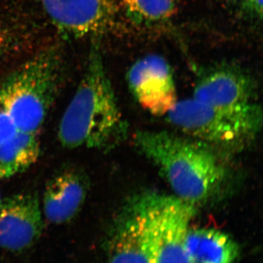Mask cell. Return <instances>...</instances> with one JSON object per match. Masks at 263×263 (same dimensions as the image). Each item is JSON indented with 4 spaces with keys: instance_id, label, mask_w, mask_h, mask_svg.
Listing matches in <instances>:
<instances>
[{
    "instance_id": "obj_6",
    "label": "cell",
    "mask_w": 263,
    "mask_h": 263,
    "mask_svg": "<svg viewBox=\"0 0 263 263\" xmlns=\"http://www.w3.org/2000/svg\"><path fill=\"white\" fill-rule=\"evenodd\" d=\"M254 90L250 76L240 67L219 65L198 78L193 98L224 111L262 120V110L253 100Z\"/></svg>"
},
{
    "instance_id": "obj_4",
    "label": "cell",
    "mask_w": 263,
    "mask_h": 263,
    "mask_svg": "<svg viewBox=\"0 0 263 263\" xmlns=\"http://www.w3.org/2000/svg\"><path fill=\"white\" fill-rule=\"evenodd\" d=\"M171 124L216 149L236 152L253 141L262 120L224 111L193 98L178 100L166 115Z\"/></svg>"
},
{
    "instance_id": "obj_11",
    "label": "cell",
    "mask_w": 263,
    "mask_h": 263,
    "mask_svg": "<svg viewBox=\"0 0 263 263\" xmlns=\"http://www.w3.org/2000/svg\"><path fill=\"white\" fill-rule=\"evenodd\" d=\"M128 205L114 224L109 263H149L138 197Z\"/></svg>"
},
{
    "instance_id": "obj_7",
    "label": "cell",
    "mask_w": 263,
    "mask_h": 263,
    "mask_svg": "<svg viewBox=\"0 0 263 263\" xmlns=\"http://www.w3.org/2000/svg\"><path fill=\"white\" fill-rule=\"evenodd\" d=\"M129 89L145 110L155 116H166L178 98L168 62L159 55H148L135 62L127 73Z\"/></svg>"
},
{
    "instance_id": "obj_16",
    "label": "cell",
    "mask_w": 263,
    "mask_h": 263,
    "mask_svg": "<svg viewBox=\"0 0 263 263\" xmlns=\"http://www.w3.org/2000/svg\"><path fill=\"white\" fill-rule=\"evenodd\" d=\"M18 131L13 119L0 103V145L12 138Z\"/></svg>"
},
{
    "instance_id": "obj_15",
    "label": "cell",
    "mask_w": 263,
    "mask_h": 263,
    "mask_svg": "<svg viewBox=\"0 0 263 263\" xmlns=\"http://www.w3.org/2000/svg\"><path fill=\"white\" fill-rule=\"evenodd\" d=\"M233 4L247 18L261 20L262 18V0H233Z\"/></svg>"
},
{
    "instance_id": "obj_2",
    "label": "cell",
    "mask_w": 263,
    "mask_h": 263,
    "mask_svg": "<svg viewBox=\"0 0 263 263\" xmlns=\"http://www.w3.org/2000/svg\"><path fill=\"white\" fill-rule=\"evenodd\" d=\"M138 149L158 167L175 197L195 206L220 190L226 170L211 148L164 131H139Z\"/></svg>"
},
{
    "instance_id": "obj_3",
    "label": "cell",
    "mask_w": 263,
    "mask_h": 263,
    "mask_svg": "<svg viewBox=\"0 0 263 263\" xmlns=\"http://www.w3.org/2000/svg\"><path fill=\"white\" fill-rule=\"evenodd\" d=\"M62 62L55 49L41 52L0 81V103L19 131L37 134L61 84Z\"/></svg>"
},
{
    "instance_id": "obj_1",
    "label": "cell",
    "mask_w": 263,
    "mask_h": 263,
    "mask_svg": "<svg viewBox=\"0 0 263 263\" xmlns=\"http://www.w3.org/2000/svg\"><path fill=\"white\" fill-rule=\"evenodd\" d=\"M126 130L100 47L93 43L86 71L60 120L59 141L68 149L109 150L123 141Z\"/></svg>"
},
{
    "instance_id": "obj_8",
    "label": "cell",
    "mask_w": 263,
    "mask_h": 263,
    "mask_svg": "<svg viewBox=\"0 0 263 263\" xmlns=\"http://www.w3.org/2000/svg\"><path fill=\"white\" fill-rule=\"evenodd\" d=\"M43 230L41 201L37 193L15 194L0 206V247L21 252L34 245Z\"/></svg>"
},
{
    "instance_id": "obj_10",
    "label": "cell",
    "mask_w": 263,
    "mask_h": 263,
    "mask_svg": "<svg viewBox=\"0 0 263 263\" xmlns=\"http://www.w3.org/2000/svg\"><path fill=\"white\" fill-rule=\"evenodd\" d=\"M89 188L87 176L82 170L70 167L59 171L43 192V216L53 224L72 220L84 206Z\"/></svg>"
},
{
    "instance_id": "obj_5",
    "label": "cell",
    "mask_w": 263,
    "mask_h": 263,
    "mask_svg": "<svg viewBox=\"0 0 263 263\" xmlns=\"http://www.w3.org/2000/svg\"><path fill=\"white\" fill-rule=\"evenodd\" d=\"M138 199L149 263H189L186 241L195 206L174 195Z\"/></svg>"
},
{
    "instance_id": "obj_13",
    "label": "cell",
    "mask_w": 263,
    "mask_h": 263,
    "mask_svg": "<svg viewBox=\"0 0 263 263\" xmlns=\"http://www.w3.org/2000/svg\"><path fill=\"white\" fill-rule=\"evenodd\" d=\"M37 135L18 131L0 145V181L23 173L35 164L41 155Z\"/></svg>"
},
{
    "instance_id": "obj_9",
    "label": "cell",
    "mask_w": 263,
    "mask_h": 263,
    "mask_svg": "<svg viewBox=\"0 0 263 263\" xmlns=\"http://www.w3.org/2000/svg\"><path fill=\"white\" fill-rule=\"evenodd\" d=\"M60 32L72 37L93 35L106 28L114 16L111 0H41Z\"/></svg>"
},
{
    "instance_id": "obj_17",
    "label": "cell",
    "mask_w": 263,
    "mask_h": 263,
    "mask_svg": "<svg viewBox=\"0 0 263 263\" xmlns=\"http://www.w3.org/2000/svg\"><path fill=\"white\" fill-rule=\"evenodd\" d=\"M3 197L2 196L1 193H0V206H1L2 202H3Z\"/></svg>"
},
{
    "instance_id": "obj_14",
    "label": "cell",
    "mask_w": 263,
    "mask_h": 263,
    "mask_svg": "<svg viewBox=\"0 0 263 263\" xmlns=\"http://www.w3.org/2000/svg\"><path fill=\"white\" fill-rule=\"evenodd\" d=\"M123 4L129 16L141 24L163 22L175 12V0H123Z\"/></svg>"
},
{
    "instance_id": "obj_12",
    "label": "cell",
    "mask_w": 263,
    "mask_h": 263,
    "mask_svg": "<svg viewBox=\"0 0 263 263\" xmlns=\"http://www.w3.org/2000/svg\"><path fill=\"white\" fill-rule=\"evenodd\" d=\"M186 252L189 263H234L239 247L230 235L214 228H192Z\"/></svg>"
}]
</instances>
